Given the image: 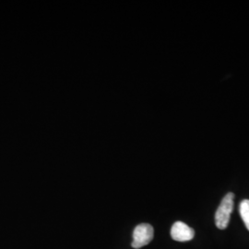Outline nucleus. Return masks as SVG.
<instances>
[{
	"mask_svg": "<svg viewBox=\"0 0 249 249\" xmlns=\"http://www.w3.org/2000/svg\"><path fill=\"white\" fill-rule=\"evenodd\" d=\"M233 198H234L233 193L230 192L226 194L216 211L215 223L217 228L221 230L226 229L229 224L231 212L233 209Z\"/></svg>",
	"mask_w": 249,
	"mask_h": 249,
	"instance_id": "1",
	"label": "nucleus"
},
{
	"mask_svg": "<svg viewBox=\"0 0 249 249\" xmlns=\"http://www.w3.org/2000/svg\"><path fill=\"white\" fill-rule=\"evenodd\" d=\"M154 230L153 227L149 223H142L136 226L133 231V241L132 248L133 249H142V247L147 246L153 239Z\"/></svg>",
	"mask_w": 249,
	"mask_h": 249,
	"instance_id": "2",
	"label": "nucleus"
},
{
	"mask_svg": "<svg viewBox=\"0 0 249 249\" xmlns=\"http://www.w3.org/2000/svg\"><path fill=\"white\" fill-rule=\"evenodd\" d=\"M171 236L178 242H187L192 240L195 236V231L183 222L174 223L171 229Z\"/></svg>",
	"mask_w": 249,
	"mask_h": 249,
	"instance_id": "3",
	"label": "nucleus"
},
{
	"mask_svg": "<svg viewBox=\"0 0 249 249\" xmlns=\"http://www.w3.org/2000/svg\"><path fill=\"white\" fill-rule=\"evenodd\" d=\"M241 218L249 231V199H244L239 207Z\"/></svg>",
	"mask_w": 249,
	"mask_h": 249,
	"instance_id": "4",
	"label": "nucleus"
}]
</instances>
